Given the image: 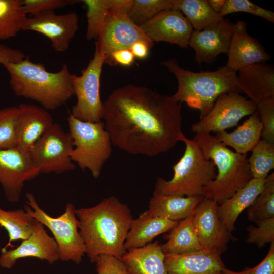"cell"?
Masks as SVG:
<instances>
[{"instance_id": "4", "label": "cell", "mask_w": 274, "mask_h": 274, "mask_svg": "<svg viewBox=\"0 0 274 274\" xmlns=\"http://www.w3.org/2000/svg\"><path fill=\"white\" fill-rule=\"evenodd\" d=\"M161 64L177 79L178 88L172 96L173 99L198 110L200 119L209 112L221 95L229 92L242 93L236 72L226 66L213 71L197 72L181 67L173 58Z\"/></svg>"}, {"instance_id": "20", "label": "cell", "mask_w": 274, "mask_h": 274, "mask_svg": "<svg viewBox=\"0 0 274 274\" xmlns=\"http://www.w3.org/2000/svg\"><path fill=\"white\" fill-rule=\"evenodd\" d=\"M18 108L16 148L29 153L35 143L54 122L50 114L42 107L21 104Z\"/></svg>"}, {"instance_id": "39", "label": "cell", "mask_w": 274, "mask_h": 274, "mask_svg": "<svg viewBox=\"0 0 274 274\" xmlns=\"http://www.w3.org/2000/svg\"><path fill=\"white\" fill-rule=\"evenodd\" d=\"M256 111L262 126L261 137L274 144V96L257 103Z\"/></svg>"}, {"instance_id": "2", "label": "cell", "mask_w": 274, "mask_h": 274, "mask_svg": "<svg viewBox=\"0 0 274 274\" xmlns=\"http://www.w3.org/2000/svg\"><path fill=\"white\" fill-rule=\"evenodd\" d=\"M85 254L94 263L101 255L122 260L124 244L133 218L127 204L116 197L104 199L96 206L76 209Z\"/></svg>"}, {"instance_id": "32", "label": "cell", "mask_w": 274, "mask_h": 274, "mask_svg": "<svg viewBox=\"0 0 274 274\" xmlns=\"http://www.w3.org/2000/svg\"><path fill=\"white\" fill-rule=\"evenodd\" d=\"M248 219L258 222L274 217V173L267 177L263 187L252 204L247 209Z\"/></svg>"}, {"instance_id": "6", "label": "cell", "mask_w": 274, "mask_h": 274, "mask_svg": "<svg viewBox=\"0 0 274 274\" xmlns=\"http://www.w3.org/2000/svg\"><path fill=\"white\" fill-rule=\"evenodd\" d=\"M179 141L185 144L184 154L173 165L174 174L170 180L157 178L154 191L183 196H202L204 187L216 177V166L193 139L187 138L182 132Z\"/></svg>"}, {"instance_id": "47", "label": "cell", "mask_w": 274, "mask_h": 274, "mask_svg": "<svg viewBox=\"0 0 274 274\" xmlns=\"http://www.w3.org/2000/svg\"><path fill=\"white\" fill-rule=\"evenodd\" d=\"M211 8L216 13L220 14L225 3V0H208Z\"/></svg>"}, {"instance_id": "1", "label": "cell", "mask_w": 274, "mask_h": 274, "mask_svg": "<svg viewBox=\"0 0 274 274\" xmlns=\"http://www.w3.org/2000/svg\"><path fill=\"white\" fill-rule=\"evenodd\" d=\"M181 104L145 86L113 90L103 102L102 118L112 145L148 157L168 152L182 133Z\"/></svg>"}, {"instance_id": "18", "label": "cell", "mask_w": 274, "mask_h": 274, "mask_svg": "<svg viewBox=\"0 0 274 274\" xmlns=\"http://www.w3.org/2000/svg\"><path fill=\"white\" fill-rule=\"evenodd\" d=\"M153 42H165L188 48L193 28L181 12L173 9L162 11L140 26Z\"/></svg>"}, {"instance_id": "36", "label": "cell", "mask_w": 274, "mask_h": 274, "mask_svg": "<svg viewBox=\"0 0 274 274\" xmlns=\"http://www.w3.org/2000/svg\"><path fill=\"white\" fill-rule=\"evenodd\" d=\"M87 11L88 40L97 39L104 24L108 12V0H83Z\"/></svg>"}, {"instance_id": "38", "label": "cell", "mask_w": 274, "mask_h": 274, "mask_svg": "<svg viewBox=\"0 0 274 274\" xmlns=\"http://www.w3.org/2000/svg\"><path fill=\"white\" fill-rule=\"evenodd\" d=\"M257 227L249 226L247 242L262 248L268 243H274V217L261 220Z\"/></svg>"}, {"instance_id": "10", "label": "cell", "mask_w": 274, "mask_h": 274, "mask_svg": "<svg viewBox=\"0 0 274 274\" xmlns=\"http://www.w3.org/2000/svg\"><path fill=\"white\" fill-rule=\"evenodd\" d=\"M73 149L69 132L53 123L35 143L29 154L40 173L61 174L76 168L71 157Z\"/></svg>"}, {"instance_id": "45", "label": "cell", "mask_w": 274, "mask_h": 274, "mask_svg": "<svg viewBox=\"0 0 274 274\" xmlns=\"http://www.w3.org/2000/svg\"><path fill=\"white\" fill-rule=\"evenodd\" d=\"M134 0H108V12L128 15Z\"/></svg>"}, {"instance_id": "11", "label": "cell", "mask_w": 274, "mask_h": 274, "mask_svg": "<svg viewBox=\"0 0 274 274\" xmlns=\"http://www.w3.org/2000/svg\"><path fill=\"white\" fill-rule=\"evenodd\" d=\"M256 111V104L239 93H224L219 96L204 117L191 125V130L195 134L226 131Z\"/></svg>"}, {"instance_id": "31", "label": "cell", "mask_w": 274, "mask_h": 274, "mask_svg": "<svg viewBox=\"0 0 274 274\" xmlns=\"http://www.w3.org/2000/svg\"><path fill=\"white\" fill-rule=\"evenodd\" d=\"M27 18L21 0H0V40L15 37Z\"/></svg>"}, {"instance_id": "42", "label": "cell", "mask_w": 274, "mask_h": 274, "mask_svg": "<svg viewBox=\"0 0 274 274\" xmlns=\"http://www.w3.org/2000/svg\"><path fill=\"white\" fill-rule=\"evenodd\" d=\"M270 244L267 255L256 266L241 271H234L225 267L220 274H274V243Z\"/></svg>"}, {"instance_id": "35", "label": "cell", "mask_w": 274, "mask_h": 274, "mask_svg": "<svg viewBox=\"0 0 274 274\" xmlns=\"http://www.w3.org/2000/svg\"><path fill=\"white\" fill-rule=\"evenodd\" d=\"M173 0H134L128 14L131 20L140 26L160 12L173 7Z\"/></svg>"}, {"instance_id": "37", "label": "cell", "mask_w": 274, "mask_h": 274, "mask_svg": "<svg viewBox=\"0 0 274 274\" xmlns=\"http://www.w3.org/2000/svg\"><path fill=\"white\" fill-rule=\"evenodd\" d=\"M245 12L273 23L274 13L255 5L249 0H225L220 14L224 17L231 13Z\"/></svg>"}, {"instance_id": "15", "label": "cell", "mask_w": 274, "mask_h": 274, "mask_svg": "<svg viewBox=\"0 0 274 274\" xmlns=\"http://www.w3.org/2000/svg\"><path fill=\"white\" fill-rule=\"evenodd\" d=\"M26 257L37 258L47 261L50 264L60 260L57 245L54 238L48 235L44 225L36 219L32 231L28 238L22 240L14 249H1L0 266L11 269L18 259Z\"/></svg>"}, {"instance_id": "29", "label": "cell", "mask_w": 274, "mask_h": 274, "mask_svg": "<svg viewBox=\"0 0 274 274\" xmlns=\"http://www.w3.org/2000/svg\"><path fill=\"white\" fill-rule=\"evenodd\" d=\"M172 9L182 13L195 30L224 18L211 8L207 0H173Z\"/></svg>"}, {"instance_id": "9", "label": "cell", "mask_w": 274, "mask_h": 274, "mask_svg": "<svg viewBox=\"0 0 274 274\" xmlns=\"http://www.w3.org/2000/svg\"><path fill=\"white\" fill-rule=\"evenodd\" d=\"M107 57L95 48L93 58L79 76L72 74V84L77 102L71 114L83 121L99 122L103 118L100 98V77Z\"/></svg>"}, {"instance_id": "23", "label": "cell", "mask_w": 274, "mask_h": 274, "mask_svg": "<svg viewBox=\"0 0 274 274\" xmlns=\"http://www.w3.org/2000/svg\"><path fill=\"white\" fill-rule=\"evenodd\" d=\"M265 179L252 178L232 196L218 204V217L230 232L235 230V224L241 213L249 207L260 194Z\"/></svg>"}, {"instance_id": "22", "label": "cell", "mask_w": 274, "mask_h": 274, "mask_svg": "<svg viewBox=\"0 0 274 274\" xmlns=\"http://www.w3.org/2000/svg\"><path fill=\"white\" fill-rule=\"evenodd\" d=\"M237 75L241 91L256 104L274 96V69L271 66L256 63L245 67Z\"/></svg>"}, {"instance_id": "3", "label": "cell", "mask_w": 274, "mask_h": 274, "mask_svg": "<svg viewBox=\"0 0 274 274\" xmlns=\"http://www.w3.org/2000/svg\"><path fill=\"white\" fill-rule=\"evenodd\" d=\"M9 76V84L15 95L39 103L46 110L56 109L74 95L68 67L64 64L51 72L27 57L3 65Z\"/></svg>"}, {"instance_id": "19", "label": "cell", "mask_w": 274, "mask_h": 274, "mask_svg": "<svg viewBox=\"0 0 274 274\" xmlns=\"http://www.w3.org/2000/svg\"><path fill=\"white\" fill-rule=\"evenodd\" d=\"M227 56L225 66L236 72L249 65L264 63L270 59L261 43L247 32V23L242 20L237 21L233 25Z\"/></svg>"}, {"instance_id": "16", "label": "cell", "mask_w": 274, "mask_h": 274, "mask_svg": "<svg viewBox=\"0 0 274 274\" xmlns=\"http://www.w3.org/2000/svg\"><path fill=\"white\" fill-rule=\"evenodd\" d=\"M217 206L213 200L203 198L194 210L193 221L203 250L221 255L234 237L220 220Z\"/></svg>"}, {"instance_id": "44", "label": "cell", "mask_w": 274, "mask_h": 274, "mask_svg": "<svg viewBox=\"0 0 274 274\" xmlns=\"http://www.w3.org/2000/svg\"><path fill=\"white\" fill-rule=\"evenodd\" d=\"M25 57L24 53L19 49L0 44V64L3 65L19 62Z\"/></svg>"}, {"instance_id": "21", "label": "cell", "mask_w": 274, "mask_h": 274, "mask_svg": "<svg viewBox=\"0 0 274 274\" xmlns=\"http://www.w3.org/2000/svg\"><path fill=\"white\" fill-rule=\"evenodd\" d=\"M168 274H220L225 267L220 255L201 250L165 254Z\"/></svg>"}, {"instance_id": "34", "label": "cell", "mask_w": 274, "mask_h": 274, "mask_svg": "<svg viewBox=\"0 0 274 274\" xmlns=\"http://www.w3.org/2000/svg\"><path fill=\"white\" fill-rule=\"evenodd\" d=\"M18 116V107L0 109V149L16 147Z\"/></svg>"}, {"instance_id": "24", "label": "cell", "mask_w": 274, "mask_h": 274, "mask_svg": "<svg viewBox=\"0 0 274 274\" xmlns=\"http://www.w3.org/2000/svg\"><path fill=\"white\" fill-rule=\"evenodd\" d=\"M202 196H183L154 191L146 212L151 216L179 222L194 213Z\"/></svg>"}, {"instance_id": "40", "label": "cell", "mask_w": 274, "mask_h": 274, "mask_svg": "<svg viewBox=\"0 0 274 274\" xmlns=\"http://www.w3.org/2000/svg\"><path fill=\"white\" fill-rule=\"evenodd\" d=\"M76 2L71 0H21L24 13L31 16L54 11L56 9L73 4Z\"/></svg>"}, {"instance_id": "17", "label": "cell", "mask_w": 274, "mask_h": 274, "mask_svg": "<svg viewBox=\"0 0 274 274\" xmlns=\"http://www.w3.org/2000/svg\"><path fill=\"white\" fill-rule=\"evenodd\" d=\"M233 25L230 20L224 18L201 30H193L189 46L194 49L195 60L198 64L212 63L220 54L227 55Z\"/></svg>"}, {"instance_id": "14", "label": "cell", "mask_w": 274, "mask_h": 274, "mask_svg": "<svg viewBox=\"0 0 274 274\" xmlns=\"http://www.w3.org/2000/svg\"><path fill=\"white\" fill-rule=\"evenodd\" d=\"M76 12L56 14L46 12L27 18L22 30L33 31L47 37L53 49L58 52L67 50L78 29Z\"/></svg>"}, {"instance_id": "25", "label": "cell", "mask_w": 274, "mask_h": 274, "mask_svg": "<svg viewBox=\"0 0 274 274\" xmlns=\"http://www.w3.org/2000/svg\"><path fill=\"white\" fill-rule=\"evenodd\" d=\"M122 261L130 274H168L165 254L157 241L126 251Z\"/></svg>"}, {"instance_id": "33", "label": "cell", "mask_w": 274, "mask_h": 274, "mask_svg": "<svg viewBox=\"0 0 274 274\" xmlns=\"http://www.w3.org/2000/svg\"><path fill=\"white\" fill-rule=\"evenodd\" d=\"M251 151L248 161L252 178L265 179L274 168V144L262 139Z\"/></svg>"}, {"instance_id": "8", "label": "cell", "mask_w": 274, "mask_h": 274, "mask_svg": "<svg viewBox=\"0 0 274 274\" xmlns=\"http://www.w3.org/2000/svg\"><path fill=\"white\" fill-rule=\"evenodd\" d=\"M26 197L25 211L52 232L57 245L59 260L80 263L85 254L86 249L79 232V222L75 206L68 203L63 213L53 217L40 208L32 193H27Z\"/></svg>"}, {"instance_id": "43", "label": "cell", "mask_w": 274, "mask_h": 274, "mask_svg": "<svg viewBox=\"0 0 274 274\" xmlns=\"http://www.w3.org/2000/svg\"><path fill=\"white\" fill-rule=\"evenodd\" d=\"M134 59L135 57L130 49H125L113 52L106 59L105 63L129 66L133 63Z\"/></svg>"}, {"instance_id": "28", "label": "cell", "mask_w": 274, "mask_h": 274, "mask_svg": "<svg viewBox=\"0 0 274 274\" xmlns=\"http://www.w3.org/2000/svg\"><path fill=\"white\" fill-rule=\"evenodd\" d=\"M193 213L178 222L170 230L167 242L161 245L165 254H182L204 250L195 227Z\"/></svg>"}, {"instance_id": "12", "label": "cell", "mask_w": 274, "mask_h": 274, "mask_svg": "<svg viewBox=\"0 0 274 274\" xmlns=\"http://www.w3.org/2000/svg\"><path fill=\"white\" fill-rule=\"evenodd\" d=\"M40 173L29 153L16 147L0 149V184L9 202L19 201L25 182Z\"/></svg>"}, {"instance_id": "7", "label": "cell", "mask_w": 274, "mask_h": 274, "mask_svg": "<svg viewBox=\"0 0 274 274\" xmlns=\"http://www.w3.org/2000/svg\"><path fill=\"white\" fill-rule=\"evenodd\" d=\"M69 133L73 149L71 157L82 170H89L98 178L105 163L110 158L112 143L104 123L83 121L70 114Z\"/></svg>"}, {"instance_id": "26", "label": "cell", "mask_w": 274, "mask_h": 274, "mask_svg": "<svg viewBox=\"0 0 274 274\" xmlns=\"http://www.w3.org/2000/svg\"><path fill=\"white\" fill-rule=\"evenodd\" d=\"M178 222L150 216L146 211L132 220L124 244L126 251L142 247L170 231Z\"/></svg>"}, {"instance_id": "41", "label": "cell", "mask_w": 274, "mask_h": 274, "mask_svg": "<svg viewBox=\"0 0 274 274\" xmlns=\"http://www.w3.org/2000/svg\"><path fill=\"white\" fill-rule=\"evenodd\" d=\"M94 263L97 274H130L122 260L113 256L100 255Z\"/></svg>"}, {"instance_id": "5", "label": "cell", "mask_w": 274, "mask_h": 274, "mask_svg": "<svg viewBox=\"0 0 274 274\" xmlns=\"http://www.w3.org/2000/svg\"><path fill=\"white\" fill-rule=\"evenodd\" d=\"M193 139L217 169L215 178L203 189L204 198L219 204L252 178L247 154L233 151L211 134H196Z\"/></svg>"}, {"instance_id": "46", "label": "cell", "mask_w": 274, "mask_h": 274, "mask_svg": "<svg viewBox=\"0 0 274 274\" xmlns=\"http://www.w3.org/2000/svg\"><path fill=\"white\" fill-rule=\"evenodd\" d=\"M151 48L147 43L139 41L134 43L130 49L135 58L144 59L148 56Z\"/></svg>"}, {"instance_id": "30", "label": "cell", "mask_w": 274, "mask_h": 274, "mask_svg": "<svg viewBox=\"0 0 274 274\" xmlns=\"http://www.w3.org/2000/svg\"><path fill=\"white\" fill-rule=\"evenodd\" d=\"M34 219L22 209L6 211L0 208V226L7 231L9 240L3 248H13L12 242L28 238L33 229Z\"/></svg>"}, {"instance_id": "27", "label": "cell", "mask_w": 274, "mask_h": 274, "mask_svg": "<svg viewBox=\"0 0 274 274\" xmlns=\"http://www.w3.org/2000/svg\"><path fill=\"white\" fill-rule=\"evenodd\" d=\"M262 131V124L256 111L233 131H223L217 133L215 136L226 146L234 149L236 152L247 154L259 142Z\"/></svg>"}, {"instance_id": "13", "label": "cell", "mask_w": 274, "mask_h": 274, "mask_svg": "<svg viewBox=\"0 0 274 274\" xmlns=\"http://www.w3.org/2000/svg\"><path fill=\"white\" fill-rule=\"evenodd\" d=\"M142 41L151 47L154 42L128 15L108 12L104 24L97 38L95 48L107 59L113 52L130 49L135 42Z\"/></svg>"}]
</instances>
